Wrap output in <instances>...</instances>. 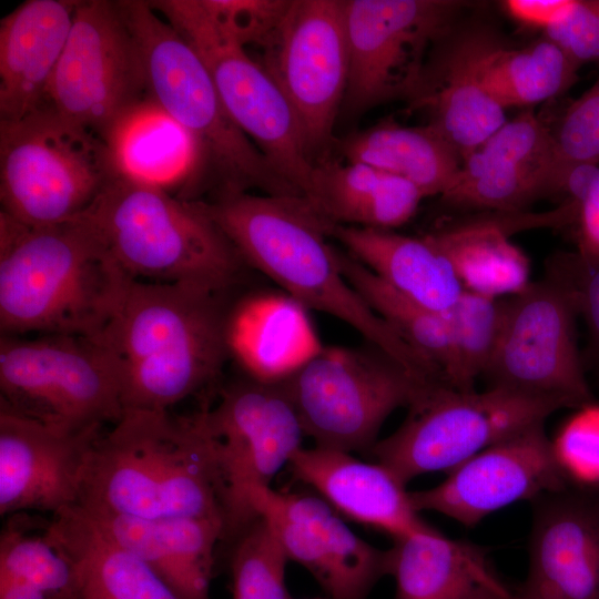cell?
<instances>
[{
	"mask_svg": "<svg viewBox=\"0 0 599 599\" xmlns=\"http://www.w3.org/2000/svg\"><path fill=\"white\" fill-rule=\"evenodd\" d=\"M233 292L132 280L95 336L113 357L123 410H170L210 387L231 357Z\"/></svg>",
	"mask_w": 599,
	"mask_h": 599,
	"instance_id": "cell-1",
	"label": "cell"
},
{
	"mask_svg": "<svg viewBox=\"0 0 599 599\" xmlns=\"http://www.w3.org/2000/svg\"><path fill=\"white\" fill-rule=\"evenodd\" d=\"M201 202L252 270L306 309L345 322L425 384H447L346 281L327 222L305 199L242 192Z\"/></svg>",
	"mask_w": 599,
	"mask_h": 599,
	"instance_id": "cell-2",
	"label": "cell"
},
{
	"mask_svg": "<svg viewBox=\"0 0 599 599\" xmlns=\"http://www.w3.org/2000/svg\"><path fill=\"white\" fill-rule=\"evenodd\" d=\"M77 505L90 512L224 522L223 480L202 412L124 410L94 441Z\"/></svg>",
	"mask_w": 599,
	"mask_h": 599,
	"instance_id": "cell-3",
	"label": "cell"
},
{
	"mask_svg": "<svg viewBox=\"0 0 599 599\" xmlns=\"http://www.w3.org/2000/svg\"><path fill=\"white\" fill-rule=\"evenodd\" d=\"M132 280L82 217L39 226L0 212L1 335L95 337Z\"/></svg>",
	"mask_w": 599,
	"mask_h": 599,
	"instance_id": "cell-4",
	"label": "cell"
},
{
	"mask_svg": "<svg viewBox=\"0 0 599 599\" xmlns=\"http://www.w3.org/2000/svg\"><path fill=\"white\" fill-rule=\"evenodd\" d=\"M141 52L149 95L192 136L197 163L186 200L262 191L300 196L226 111L203 61L145 0H116Z\"/></svg>",
	"mask_w": 599,
	"mask_h": 599,
	"instance_id": "cell-5",
	"label": "cell"
},
{
	"mask_svg": "<svg viewBox=\"0 0 599 599\" xmlns=\"http://www.w3.org/2000/svg\"><path fill=\"white\" fill-rule=\"evenodd\" d=\"M79 217L133 280L234 292L251 268L200 200L121 175Z\"/></svg>",
	"mask_w": 599,
	"mask_h": 599,
	"instance_id": "cell-6",
	"label": "cell"
},
{
	"mask_svg": "<svg viewBox=\"0 0 599 599\" xmlns=\"http://www.w3.org/2000/svg\"><path fill=\"white\" fill-rule=\"evenodd\" d=\"M118 175L105 141L48 102L0 121V212L22 223L74 220Z\"/></svg>",
	"mask_w": 599,
	"mask_h": 599,
	"instance_id": "cell-7",
	"label": "cell"
},
{
	"mask_svg": "<svg viewBox=\"0 0 599 599\" xmlns=\"http://www.w3.org/2000/svg\"><path fill=\"white\" fill-rule=\"evenodd\" d=\"M315 446L368 451L388 416L427 385L377 346H323L283 382Z\"/></svg>",
	"mask_w": 599,
	"mask_h": 599,
	"instance_id": "cell-8",
	"label": "cell"
},
{
	"mask_svg": "<svg viewBox=\"0 0 599 599\" xmlns=\"http://www.w3.org/2000/svg\"><path fill=\"white\" fill-rule=\"evenodd\" d=\"M149 2L201 58L236 125L298 195L307 197L316 163L294 110L274 79L202 0Z\"/></svg>",
	"mask_w": 599,
	"mask_h": 599,
	"instance_id": "cell-9",
	"label": "cell"
},
{
	"mask_svg": "<svg viewBox=\"0 0 599 599\" xmlns=\"http://www.w3.org/2000/svg\"><path fill=\"white\" fill-rule=\"evenodd\" d=\"M568 408L550 397L505 387L484 392L435 388L408 407L403 424L369 450L402 483L428 473H448L487 447Z\"/></svg>",
	"mask_w": 599,
	"mask_h": 599,
	"instance_id": "cell-10",
	"label": "cell"
},
{
	"mask_svg": "<svg viewBox=\"0 0 599 599\" xmlns=\"http://www.w3.org/2000/svg\"><path fill=\"white\" fill-rule=\"evenodd\" d=\"M0 404L28 418L80 432L123 414L119 373L94 337H0Z\"/></svg>",
	"mask_w": 599,
	"mask_h": 599,
	"instance_id": "cell-11",
	"label": "cell"
},
{
	"mask_svg": "<svg viewBox=\"0 0 599 599\" xmlns=\"http://www.w3.org/2000/svg\"><path fill=\"white\" fill-rule=\"evenodd\" d=\"M201 412L223 480V540H234L258 517L248 504V490L270 487L303 447L305 433L283 382L265 383L245 374L223 386L215 406L205 404Z\"/></svg>",
	"mask_w": 599,
	"mask_h": 599,
	"instance_id": "cell-12",
	"label": "cell"
},
{
	"mask_svg": "<svg viewBox=\"0 0 599 599\" xmlns=\"http://www.w3.org/2000/svg\"><path fill=\"white\" fill-rule=\"evenodd\" d=\"M464 2L345 0L349 68L342 109L359 114L420 90L428 49L451 28Z\"/></svg>",
	"mask_w": 599,
	"mask_h": 599,
	"instance_id": "cell-13",
	"label": "cell"
},
{
	"mask_svg": "<svg viewBox=\"0 0 599 599\" xmlns=\"http://www.w3.org/2000/svg\"><path fill=\"white\" fill-rule=\"evenodd\" d=\"M578 312L550 275L502 298L496 347L485 373L490 386L550 397L568 408L595 402L578 348Z\"/></svg>",
	"mask_w": 599,
	"mask_h": 599,
	"instance_id": "cell-14",
	"label": "cell"
},
{
	"mask_svg": "<svg viewBox=\"0 0 599 599\" xmlns=\"http://www.w3.org/2000/svg\"><path fill=\"white\" fill-rule=\"evenodd\" d=\"M256 59L298 120L313 161L333 142L349 68L345 0H290Z\"/></svg>",
	"mask_w": 599,
	"mask_h": 599,
	"instance_id": "cell-15",
	"label": "cell"
},
{
	"mask_svg": "<svg viewBox=\"0 0 599 599\" xmlns=\"http://www.w3.org/2000/svg\"><path fill=\"white\" fill-rule=\"evenodd\" d=\"M149 97L140 49L116 1L79 0L45 102L104 140L122 113Z\"/></svg>",
	"mask_w": 599,
	"mask_h": 599,
	"instance_id": "cell-16",
	"label": "cell"
},
{
	"mask_svg": "<svg viewBox=\"0 0 599 599\" xmlns=\"http://www.w3.org/2000/svg\"><path fill=\"white\" fill-rule=\"evenodd\" d=\"M569 487L544 424L496 443L454 469L438 485L409 491L418 511H436L474 527L517 501Z\"/></svg>",
	"mask_w": 599,
	"mask_h": 599,
	"instance_id": "cell-17",
	"label": "cell"
},
{
	"mask_svg": "<svg viewBox=\"0 0 599 599\" xmlns=\"http://www.w3.org/2000/svg\"><path fill=\"white\" fill-rule=\"evenodd\" d=\"M252 510L263 517L290 560L303 566L332 599H366L386 576V550L354 534L324 499L257 486Z\"/></svg>",
	"mask_w": 599,
	"mask_h": 599,
	"instance_id": "cell-18",
	"label": "cell"
},
{
	"mask_svg": "<svg viewBox=\"0 0 599 599\" xmlns=\"http://www.w3.org/2000/svg\"><path fill=\"white\" fill-rule=\"evenodd\" d=\"M103 426L68 432L0 404V515L58 511L78 504L84 467Z\"/></svg>",
	"mask_w": 599,
	"mask_h": 599,
	"instance_id": "cell-19",
	"label": "cell"
},
{
	"mask_svg": "<svg viewBox=\"0 0 599 599\" xmlns=\"http://www.w3.org/2000/svg\"><path fill=\"white\" fill-rule=\"evenodd\" d=\"M528 572L519 599H599V490L575 487L531 501Z\"/></svg>",
	"mask_w": 599,
	"mask_h": 599,
	"instance_id": "cell-20",
	"label": "cell"
},
{
	"mask_svg": "<svg viewBox=\"0 0 599 599\" xmlns=\"http://www.w3.org/2000/svg\"><path fill=\"white\" fill-rule=\"evenodd\" d=\"M554 177L551 130L526 111L507 120L463 160L441 199L460 209L520 212L534 200L554 194Z\"/></svg>",
	"mask_w": 599,
	"mask_h": 599,
	"instance_id": "cell-21",
	"label": "cell"
},
{
	"mask_svg": "<svg viewBox=\"0 0 599 599\" xmlns=\"http://www.w3.org/2000/svg\"><path fill=\"white\" fill-rule=\"evenodd\" d=\"M449 31L444 50L428 60L423 85L410 104L426 111L427 124L464 160L507 120L481 80L483 57L494 33L473 27L450 38Z\"/></svg>",
	"mask_w": 599,
	"mask_h": 599,
	"instance_id": "cell-22",
	"label": "cell"
},
{
	"mask_svg": "<svg viewBox=\"0 0 599 599\" xmlns=\"http://www.w3.org/2000/svg\"><path fill=\"white\" fill-rule=\"evenodd\" d=\"M290 466L294 477L315 489L335 511L393 539L428 526L414 508L406 485L378 463L314 446L302 447Z\"/></svg>",
	"mask_w": 599,
	"mask_h": 599,
	"instance_id": "cell-23",
	"label": "cell"
},
{
	"mask_svg": "<svg viewBox=\"0 0 599 599\" xmlns=\"http://www.w3.org/2000/svg\"><path fill=\"white\" fill-rule=\"evenodd\" d=\"M79 0H27L0 21V121L40 108Z\"/></svg>",
	"mask_w": 599,
	"mask_h": 599,
	"instance_id": "cell-24",
	"label": "cell"
},
{
	"mask_svg": "<svg viewBox=\"0 0 599 599\" xmlns=\"http://www.w3.org/2000/svg\"><path fill=\"white\" fill-rule=\"evenodd\" d=\"M393 599H509L515 596L496 576L487 551L446 537L428 525L393 539L386 550Z\"/></svg>",
	"mask_w": 599,
	"mask_h": 599,
	"instance_id": "cell-25",
	"label": "cell"
},
{
	"mask_svg": "<svg viewBox=\"0 0 599 599\" xmlns=\"http://www.w3.org/2000/svg\"><path fill=\"white\" fill-rule=\"evenodd\" d=\"M84 511L115 544L146 562L180 599H210L214 548L224 537L223 520Z\"/></svg>",
	"mask_w": 599,
	"mask_h": 599,
	"instance_id": "cell-26",
	"label": "cell"
},
{
	"mask_svg": "<svg viewBox=\"0 0 599 599\" xmlns=\"http://www.w3.org/2000/svg\"><path fill=\"white\" fill-rule=\"evenodd\" d=\"M555 225L552 211L494 212L427 236L447 256L465 291L504 298L522 292L531 283L529 260L509 241V235L525 229Z\"/></svg>",
	"mask_w": 599,
	"mask_h": 599,
	"instance_id": "cell-27",
	"label": "cell"
},
{
	"mask_svg": "<svg viewBox=\"0 0 599 599\" xmlns=\"http://www.w3.org/2000/svg\"><path fill=\"white\" fill-rule=\"evenodd\" d=\"M227 343L244 374L265 383L284 382L323 347L306 308L286 293L271 292L234 302Z\"/></svg>",
	"mask_w": 599,
	"mask_h": 599,
	"instance_id": "cell-28",
	"label": "cell"
},
{
	"mask_svg": "<svg viewBox=\"0 0 599 599\" xmlns=\"http://www.w3.org/2000/svg\"><path fill=\"white\" fill-rule=\"evenodd\" d=\"M327 232L383 282L423 307L446 313L465 291L447 256L427 235L331 223Z\"/></svg>",
	"mask_w": 599,
	"mask_h": 599,
	"instance_id": "cell-29",
	"label": "cell"
},
{
	"mask_svg": "<svg viewBox=\"0 0 599 599\" xmlns=\"http://www.w3.org/2000/svg\"><path fill=\"white\" fill-rule=\"evenodd\" d=\"M48 535L71 560L80 599H180L146 562L115 544L78 505L52 515Z\"/></svg>",
	"mask_w": 599,
	"mask_h": 599,
	"instance_id": "cell-30",
	"label": "cell"
},
{
	"mask_svg": "<svg viewBox=\"0 0 599 599\" xmlns=\"http://www.w3.org/2000/svg\"><path fill=\"white\" fill-rule=\"evenodd\" d=\"M104 141L119 175L185 200L196 170L195 143L152 98L122 113Z\"/></svg>",
	"mask_w": 599,
	"mask_h": 599,
	"instance_id": "cell-31",
	"label": "cell"
},
{
	"mask_svg": "<svg viewBox=\"0 0 599 599\" xmlns=\"http://www.w3.org/2000/svg\"><path fill=\"white\" fill-rule=\"evenodd\" d=\"M424 197L412 182L374 166L323 161L305 200L331 224L393 230L413 217Z\"/></svg>",
	"mask_w": 599,
	"mask_h": 599,
	"instance_id": "cell-32",
	"label": "cell"
},
{
	"mask_svg": "<svg viewBox=\"0 0 599 599\" xmlns=\"http://www.w3.org/2000/svg\"><path fill=\"white\" fill-rule=\"evenodd\" d=\"M347 162L363 163L412 182L424 196L443 195L463 159L432 126H406L385 120L341 142Z\"/></svg>",
	"mask_w": 599,
	"mask_h": 599,
	"instance_id": "cell-33",
	"label": "cell"
},
{
	"mask_svg": "<svg viewBox=\"0 0 599 599\" xmlns=\"http://www.w3.org/2000/svg\"><path fill=\"white\" fill-rule=\"evenodd\" d=\"M579 68L546 35L515 49L493 34L481 61V80L487 93L505 110L565 93L578 80Z\"/></svg>",
	"mask_w": 599,
	"mask_h": 599,
	"instance_id": "cell-34",
	"label": "cell"
},
{
	"mask_svg": "<svg viewBox=\"0 0 599 599\" xmlns=\"http://www.w3.org/2000/svg\"><path fill=\"white\" fill-rule=\"evenodd\" d=\"M338 268L367 304L448 383L451 331L446 313L423 307L377 277L346 251L335 246Z\"/></svg>",
	"mask_w": 599,
	"mask_h": 599,
	"instance_id": "cell-35",
	"label": "cell"
},
{
	"mask_svg": "<svg viewBox=\"0 0 599 599\" xmlns=\"http://www.w3.org/2000/svg\"><path fill=\"white\" fill-rule=\"evenodd\" d=\"M30 512L7 516L0 535V576L20 578L49 599H80L74 567Z\"/></svg>",
	"mask_w": 599,
	"mask_h": 599,
	"instance_id": "cell-36",
	"label": "cell"
},
{
	"mask_svg": "<svg viewBox=\"0 0 599 599\" xmlns=\"http://www.w3.org/2000/svg\"><path fill=\"white\" fill-rule=\"evenodd\" d=\"M502 298L464 291L446 312L451 331L453 359L448 383L458 392L475 390L485 375L498 338Z\"/></svg>",
	"mask_w": 599,
	"mask_h": 599,
	"instance_id": "cell-37",
	"label": "cell"
},
{
	"mask_svg": "<svg viewBox=\"0 0 599 599\" xmlns=\"http://www.w3.org/2000/svg\"><path fill=\"white\" fill-rule=\"evenodd\" d=\"M233 544V599H292L285 583L290 559L263 517L258 516Z\"/></svg>",
	"mask_w": 599,
	"mask_h": 599,
	"instance_id": "cell-38",
	"label": "cell"
},
{
	"mask_svg": "<svg viewBox=\"0 0 599 599\" xmlns=\"http://www.w3.org/2000/svg\"><path fill=\"white\" fill-rule=\"evenodd\" d=\"M555 150L554 194L564 173L580 164H599V79L550 129Z\"/></svg>",
	"mask_w": 599,
	"mask_h": 599,
	"instance_id": "cell-39",
	"label": "cell"
},
{
	"mask_svg": "<svg viewBox=\"0 0 599 599\" xmlns=\"http://www.w3.org/2000/svg\"><path fill=\"white\" fill-rule=\"evenodd\" d=\"M546 274L569 292L587 328L582 355L586 372L599 384V262L582 258L577 252H558L546 263Z\"/></svg>",
	"mask_w": 599,
	"mask_h": 599,
	"instance_id": "cell-40",
	"label": "cell"
},
{
	"mask_svg": "<svg viewBox=\"0 0 599 599\" xmlns=\"http://www.w3.org/2000/svg\"><path fill=\"white\" fill-rule=\"evenodd\" d=\"M551 441L568 485L599 490V404L577 408Z\"/></svg>",
	"mask_w": 599,
	"mask_h": 599,
	"instance_id": "cell-41",
	"label": "cell"
},
{
	"mask_svg": "<svg viewBox=\"0 0 599 599\" xmlns=\"http://www.w3.org/2000/svg\"><path fill=\"white\" fill-rule=\"evenodd\" d=\"M216 21L244 48H260L281 22L290 0H202Z\"/></svg>",
	"mask_w": 599,
	"mask_h": 599,
	"instance_id": "cell-42",
	"label": "cell"
},
{
	"mask_svg": "<svg viewBox=\"0 0 599 599\" xmlns=\"http://www.w3.org/2000/svg\"><path fill=\"white\" fill-rule=\"evenodd\" d=\"M558 194L576 206L573 223L577 253L599 262V164H580L565 172Z\"/></svg>",
	"mask_w": 599,
	"mask_h": 599,
	"instance_id": "cell-43",
	"label": "cell"
},
{
	"mask_svg": "<svg viewBox=\"0 0 599 599\" xmlns=\"http://www.w3.org/2000/svg\"><path fill=\"white\" fill-rule=\"evenodd\" d=\"M545 35L579 65L599 61V0H572L564 18Z\"/></svg>",
	"mask_w": 599,
	"mask_h": 599,
	"instance_id": "cell-44",
	"label": "cell"
},
{
	"mask_svg": "<svg viewBox=\"0 0 599 599\" xmlns=\"http://www.w3.org/2000/svg\"><path fill=\"white\" fill-rule=\"evenodd\" d=\"M572 0H506V13L524 27L547 31L567 13Z\"/></svg>",
	"mask_w": 599,
	"mask_h": 599,
	"instance_id": "cell-45",
	"label": "cell"
},
{
	"mask_svg": "<svg viewBox=\"0 0 599 599\" xmlns=\"http://www.w3.org/2000/svg\"><path fill=\"white\" fill-rule=\"evenodd\" d=\"M0 599H49L47 595L20 578L0 576Z\"/></svg>",
	"mask_w": 599,
	"mask_h": 599,
	"instance_id": "cell-46",
	"label": "cell"
},
{
	"mask_svg": "<svg viewBox=\"0 0 599 599\" xmlns=\"http://www.w3.org/2000/svg\"><path fill=\"white\" fill-rule=\"evenodd\" d=\"M293 599V598H292ZM311 599H332L329 597H325V598H311Z\"/></svg>",
	"mask_w": 599,
	"mask_h": 599,
	"instance_id": "cell-47",
	"label": "cell"
},
{
	"mask_svg": "<svg viewBox=\"0 0 599 599\" xmlns=\"http://www.w3.org/2000/svg\"><path fill=\"white\" fill-rule=\"evenodd\" d=\"M509 599H519V598H518V596H517V593H516L514 597H511V598H509Z\"/></svg>",
	"mask_w": 599,
	"mask_h": 599,
	"instance_id": "cell-48",
	"label": "cell"
}]
</instances>
